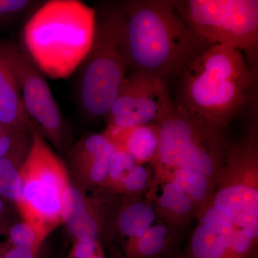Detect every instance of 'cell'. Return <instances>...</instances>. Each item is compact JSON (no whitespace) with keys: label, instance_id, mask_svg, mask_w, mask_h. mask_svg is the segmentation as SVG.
Listing matches in <instances>:
<instances>
[{"label":"cell","instance_id":"6da1fadb","mask_svg":"<svg viewBox=\"0 0 258 258\" xmlns=\"http://www.w3.org/2000/svg\"><path fill=\"white\" fill-rule=\"evenodd\" d=\"M120 12L128 67L164 79L183 74L208 44L180 15L175 1H129Z\"/></svg>","mask_w":258,"mask_h":258},{"label":"cell","instance_id":"7a4b0ae2","mask_svg":"<svg viewBox=\"0 0 258 258\" xmlns=\"http://www.w3.org/2000/svg\"><path fill=\"white\" fill-rule=\"evenodd\" d=\"M182 75L178 106L221 131L245 104L255 82L244 52L230 45H210Z\"/></svg>","mask_w":258,"mask_h":258},{"label":"cell","instance_id":"3957f363","mask_svg":"<svg viewBox=\"0 0 258 258\" xmlns=\"http://www.w3.org/2000/svg\"><path fill=\"white\" fill-rule=\"evenodd\" d=\"M96 18V10L83 2L51 0L25 24L22 44L45 76L68 79L91 49Z\"/></svg>","mask_w":258,"mask_h":258},{"label":"cell","instance_id":"277c9868","mask_svg":"<svg viewBox=\"0 0 258 258\" xmlns=\"http://www.w3.org/2000/svg\"><path fill=\"white\" fill-rule=\"evenodd\" d=\"M128 68L119 9L98 16L91 49L80 64L78 96L83 113L97 119L108 115Z\"/></svg>","mask_w":258,"mask_h":258},{"label":"cell","instance_id":"5b68a950","mask_svg":"<svg viewBox=\"0 0 258 258\" xmlns=\"http://www.w3.org/2000/svg\"><path fill=\"white\" fill-rule=\"evenodd\" d=\"M227 148L221 130L212 128L174 105L159 124V147L153 166L197 171L216 186Z\"/></svg>","mask_w":258,"mask_h":258},{"label":"cell","instance_id":"8992f818","mask_svg":"<svg viewBox=\"0 0 258 258\" xmlns=\"http://www.w3.org/2000/svg\"><path fill=\"white\" fill-rule=\"evenodd\" d=\"M23 196L18 205L24 221L47 236L62 223V200L70 184L64 163L49 147L36 124L21 168Z\"/></svg>","mask_w":258,"mask_h":258},{"label":"cell","instance_id":"52a82bcc","mask_svg":"<svg viewBox=\"0 0 258 258\" xmlns=\"http://www.w3.org/2000/svg\"><path fill=\"white\" fill-rule=\"evenodd\" d=\"M178 11L197 36L209 45H230L255 58L258 45L257 0L176 2Z\"/></svg>","mask_w":258,"mask_h":258},{"label":"cell","instance_id":"ba28073f","mask_svg":"<svg viewBox=\"0 0 258 258\" xmlns=\"http://www.w3.org/2000/svg\"><path fill=\"white\" fill-rule=\"evenodd\" d=\"M233 213L235 225L258 238V149L253 128L240 143L227 148L212 201Z\"/></svg>","mask_w":258,"mask_h":258},{"label":"cell","instance_id":"9c48e42d","mask_svg":"<svg viewBox=\"0 0 258 258\" xmlns=\"http://www.w3.org/2000/svg\"><path fill=\"white\" fill-rule=\"evenodd\" d=\"M0 56L13 73L30 119L57 150H67L71 135L45 75L22 43L0 42Z\"/></svg>","mask_w":258,"mask_h":258},{"label":"cell","instance_id":"30bf717a","mask_svg":"<svg viewBox=\"0 0 258 258\" xmlns=\"http://www.w3.org/2000/svg\"><path fill=\"white\" fill-rule=\"evenodd\" d=\"M174 107L164 79L142 71L125 76L108 112V128L160 124Z\"/></svg>","mask_w":258,"mask_h":258},{"label":"cell","instance_id":"8fae6325","mask_svg":"<svg viewBox=\"0 0 258 258\" xmlns=\"http://www.w3.org/2000/svg\"><path fill=\"white\" fill-rule=\"evenodd\" d=\"M101 205L80 188L70 184L62 200V222L75 240L97 241L103 232L104 216Z\"/></svg>","mask_w":258,"mask_h":258},{"label":"cell","instance_id":"7c38bea8","mask_svg":"<svg viewBox=\"0 0 258 258\" xmlns=\"http://www.w3.org/2000/svg\"><path fill=\"white\" fill-rule=\"evenodd\" d=\"M146 193V200L155 209L157 217L168 225H184L195 216L196 207L192 200L169 181L154 176Z\"/></svg>","mask_w":258,"mask_h":258},{"label":"cell","instance_id":"4fadbf2b","mask_svg":"<svg viewBox=\"0 0 258 258\" xmlns=\"http://www.w3.org/2000/svg\"><path fill=\"white\" fill-rule=\"evenodd\" d=\"M116 147L128 153L138 164L152 162L159 147V124L132 128H108L103 132Z\"/></svg>","mask_w":258,"mask_h":258},{"label":"cell","instance_id":"5bb4252c","mask_svg":"<svg viewBox=\"0 0 258 258\" xmlns=\"http://www.w3.org/2000/svg\"><path fill=\"white\" fill-rule=\"evenodd\" d=\"M0 123L13 130L29 132L34 122L25 111L21 93L6 61L0 56Z\"/></svg>","mask_w":258,"mask_h":258},{"label":"cell","instance_id":"9a60e30c","mask_svg":"<svg viewBox=\"0 0 258 258\" xmlns=\"http://www.w3.org/2000/svg\"><path fill=\"white\" fill-rule=\"evenodd\" d=\"M154 177L169 181L181 190L196 207L195 216L212 201L215 184L208 176L190 169L154 167Z\"/></svg>","mask_w":258,"mask_h":258},{"label":"cell","instance_id":"2e32d148","mask_svg":"<svg viewBox=\"0 0 258 258\" xmlns=\"http://www.w3.org/2000/svg\"><path fill=\"white\" fill-rule=\"evenodd\" d=\"M32 132L4 157L0 159V198L18 206L23 196L21 168L28 156Z\"/></svg>","mask_w":258,"mask_h":258},{"label":"cell","instance_id":"e0dca14e","mask_svg":"<svg viewBox=\"0 0 258 258\" xmlns=\"http://www.w3.org/2000/svg\"><path fill=\"white\" fill-rule=\"evenodd\" d=\"M157 213L147 200H134L125 204L115 220V230L125 242L141 237L154 225Z\"/></svg>","mask_w":258,"mask_h":258},{"label":"cell","instance_id":"ac0fdd59","mask_svg":"<svg viewBox=\"0 0 258 258\" xmlns=\"http://www.w3.org/2000/svg\"><path fill=\"white\" fill-rule=\"evenodd\" d=\"M233 227L220 231L199 223L190 240L189 258H227L230 232Z\"/></svg>","mask_w":258,"mask_h":258},{"label":"cell","instance_id":"d6986e66","mask_svg":"<svg viewBox=\"0 0 258 258\" xmlns=\"http://www.w3.org/2000/svg\"><path fill=\"white\" fill-rule=\"evenodd\" d=\"M170 239L168 224H154L141 237L125 242V258H157L164 253Z\"/></svg>","mask_w":258,"mask_h":258},{"label":"cell","instance_id":"ffe728a7","mask_svg":"<svg viewBox=\"0 0 258 258\" xmlns=\"http://www.w3.org/2000/svg\"><path fill=\"white\" fill-rule=\"evenodd\" d=\"M0 237L4 240L0 242V248L20 247L40 250L46 236L28 222L22 221L0 227Z\"/></svg>","mask_w":258,"mask_h":258},{"label":"cell","instance_id":"44dd1931","mask_svg":"<svg viewBox=\"0 0 258 258\" xmlns=\"http://www.w3.org/2000/svg\"><path fill=\"white\" fill-rule=\"evenodd\" d=\"M111 139L104 133L93 134L79 141L71 151V165L74 173L91 164L103 152Z\"/></svg>","mask_w":258,"mask_h":258},{"label":"cell","instance_id":"7402d4cb","mask_svg":"<svg viewBox=\"0 0 258 258\" xmlns=\"http://www.w3.org/2000/svg\"><path fill=\"white\" fill-rule=\"evenodd\" d=\"M116 146L111 140L103 152L88 165L75 173L76 179L84 187L101 186L106 180L112 154Z\"/></svg>","mask_w":258,"mask_h":258},{"label":"cell","instance_id":"603a6c76","mask_svg":"<svg viewBox=\"0 0 258 258\" xmlns=\"http://www.w3.org/2000/svg\"><path fill=\"white\" fill-rule=\"evenodd\" d=\"M137 164H138L128 153L116 147L112 154L106 180L102 186L114 191L121 180Z\"/></svg>","mask_w":258,"mask_h":258},{"label":"cell","instance_id":"cb8c5ba5","mask_svg":"<svg viewBox=\"0 0 258 258\" xmlns=\"http://www.w3.org/2000/svg\"><path fill=\"white\" fill-rule=\"evenodd\" d=\"M258 238L242 227L235 226L231 231L227 258H254Z\"/></svg>","mask_w":258,"mask_h":258},{"label":"cell","instance_id":"d4e9b609","mask_svg":"<svg viewBox=\"0 0 258 258\" xmlns=\"http://www.w3.org/2000/svg\"><path fill=\"white\" fill-rule=\"evenodd\" d=\"M196 216L200 220L199 223L213 230H228L235 225V216L230 210L212 204H209Z\"/></svg>","mask_w":258,"mask_h":258},{"label":"cell","instance_id":"484cf974","mask_svg":"<svg viewBox=\"0 0 258 258\" xmlns=\"http://www.w3.org/2000/svg\"><path fill=\"white\" fill-rule=\"evenodd\" d=\"M151 179L150 173L144 164H137L121 180L115 189V192L136 195L147 191Z\"/></svg>","mask_w":258,"mask_h":258},{"label":"cell","instance_id":"4316f807","mask_svg":"<svg viewBox=\"0 0 258 258\" xmlns=\"http://www.w3.org/2000/svg\"><path fill=\"white\" fill-rule=\"evenodd\" d=\"M35 4L30 0H0V20L15 18Z\"/></svg>","mask_w":258,"mask_h":258},{"label":"cell","instance_id":"83f0119b","mask_svg":"<svg viewBox=\"0 0 258 258\" xmlns=\"http://www.w3.org/2000/svg\"><path fill=\"white\" fill-rule=\"evenodd\" d=\"M32 129L29 132L8 129L0 134V159L6 156L12 149H14L23 139L30 135Z\"/></svg>","mask_w":258,"mask_h":258},{"label":"cell","instance_id":"f1b7e54d","mask_svg":"<svg viewBox=\"0 0 258 258\" xmlns=\"http://www.w3.org/2000/svg\"><path fill=\"white\" fill-rule=\"evenodd\" d=\"M101 252L98 241L76 240L69 258H91Z\"/></svg>","mask_w":258,"mask_h":258},{"label":"cell","instance_id":"f546056e","mask_svg":"<svg viewBox=\"0 0 258 258\" xmlns=\"http://www.w3.org/2000/svg\"><path fill=\"white\" fill-rule=\"evenodd\" d=\"M39 250L20 247L0 248L2 258H37Z\"/></svg>","mask_w":258,"mask_h":258},{"label":"cell","instance_id":"4dcf8cb0","mask_svg":"<svg viewBox=\"0 0 258 258\" xmlns=\"http://www.w3.org/2000/svg\"><path fill=\"white\" fill-rule=\"evenodd\" d=\"M5 202L6 201L0 198V227L4 224L3 221H4V219L7 215V211H8Z\"/></svg>","mask_w":258,"mask_h":258},{"label":"cell","instance_id":"1f68e13d","mask_svg":"<svg viewBox=\"0 0 258 258\" xmlns=\"http://www.w3.org/2000/svg\"><path fill=\"white\" fill-rule=\"evenodd\" d=\"M91 258H105V257H103V254H102V252H101V253L96 254V255H95L94 257H93Z\"/></svg>","mask_w":258,"mask_h":258},{"label":"cell","instance_id":"d6a6232c","mask_svg":"<svg viewBox=\"0 0 258 258\" xmlns=\"http://www.w3.org/2000/svg\"><path fill=\"white\" fill-rule=\"evenodd\" d=\"M0 258H2L1 256H0Z\"/></svg>","mask_w":258,"mask_h":258}]
</instances>
